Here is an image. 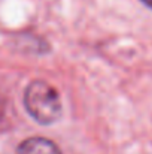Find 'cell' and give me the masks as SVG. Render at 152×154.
Returning a JSON list of instances; mask_svg holds the SVG:
<instances>
[{"instance_id":"7a4b0ae2","label":"cell","mask_w":152,"mask_h":154,"mask_svg":"<svg viewBox=\"0 0 152 154\" xmlns=\"http://www.w3.org/2000/svg\"><path fill=\"white\" fill-rule=\"evenodd\" d=\"M16 154H61V151L51 139L30 138L18 147Z\"/></svg>"},{"instance_id":"3957f363","label":"cell","mask_w":152,"mask_h":154,"mask_svg":"<svg viewBox=\"0 0 152 154\" xmlns=\"http://www.w3.org/2000/svg\"><path fill=\"white\" fill-rule=\"evenodd\" d=\"M146 6H149V8H152V0H142Z\"/></svg>"},{"instance_id":"6da1fadb","label":"cell","mask_w":152,"mask_h":154,"mask_svg":"<svg viewBox=\"0 0 152 154\" xmlns=\"http://www.w3.org/2000/svg\"><path fill=\"white\" fill-rule=\"evenodd\" d=\"M24 106L27 112L40 124H51L61 114V100L58 91L46 81H33L24 93Z\"/></svg>"}]
</instances>
